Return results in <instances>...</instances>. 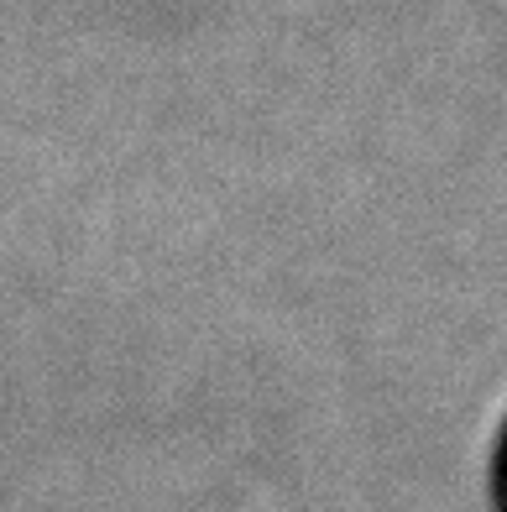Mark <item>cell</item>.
<instances>
[{
    "label": "cell",
    "instance_id": "obj_1",
    "mask_svg": "<svg viewBox=\"0 0 507 512\" xmlns=\"http://www.w3.org/2000/svg\"><path fill=\"white\" fill-rule=\"evenodd\" d=\"M497 502L507 512V439H502V460H497Z\"/></svg>",
    "mask_w": 507,
    "mask_h": 512
}]
</instances>
